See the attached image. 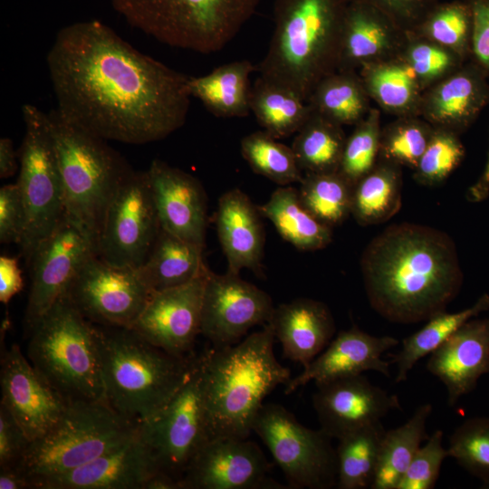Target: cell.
I'll return each instance as SVG.
<instances>
[{
  "label": "cell",
  "mask_w": 489,
  "mask_h": 489,
  "mask_svg": "<svg viewBox=\"0 0 489 489\" xmlns=\"http://www.w3.org/2000/svg\"><path fill=\"white\" fill-rule=\"evenodd\" d=\"M401 204V167L379 158L354 186L351 216L361 225H379L393 217Z\"/></svg>",
  "instance_id": "cell-35"
},
{
  "label": "cell",
  "mask_w": 489,
  "mask_h": 489,
  "mask_svg": "<svg viewBox=\"0 0 489 489\" xmlns=\"http://www.w3.org/2000/svg\"><path fill=\"white\" fill-rule=\"evenodd\" d=\"M159 230L147 172L131 169L107 208L96 254L115 266L139 268L149 256Z\"/></svg>",
  "instance_id": "cell-13"
},
{
  "label": "cell",
  "mask_w": 489,
  "mask_h": 489,
  "mask_svg": "<svg viewBox=\"0 0 489 489\" xmlns=\"http://www.w3.org/2000/svg\"><path fill=\"white\" fill-rule=\"evenodd\" d=\"M152 293L138 268L115 266L93 255L65 296L91 323L131 328Z\"/></svg>",
  "instance_id": "cell-14"
},
{
  "label": "cell",
  "mask_w": 489,
  "mask_h": 489,
  "mask_svg": "<svg viewBox=\"0 0 489 489\" xmlns=\"http://www.w3.org/2000/svg\"><path fill=\"white\" fill-rule=\"evenodd\" d=\"M93 255H97L94 244L64 216L29 263L32 282L25 310L29 331L65 295L80 270Z\"/></svg>",
  "instance_id": "cell-16"
},
{
  "label": "cell",
  "mask_w": 489,
  "mask_h": 489,
  "mask_svg": "<svg viewBox=\"0 0 489 489\" xmlns=\"http://www.w3.org/2000/svg\"><path fill=\"white\" fill-rule=\"evenodd\" d=\"M0 365L1 403L30 441L43 436L62 418L70 403L48 384L18 345L4 350Z\"/></svg>",
  "instance_id": "cell-19"
},
{
  "label": "cell",
  "mask_w": 489,
  "mask_h": 489,
  "mask_svg": "<svg viewBox=\"0 0 489 489\" xmlns=\"http://www.w3.org/2000/svg\"><path fill=\"white\" fill-rule=\"evenodd\" d=\"M400 58L412 70L423 91L461 68L465 62L454 52L416 33H408Z\"/></svg>",
  "instance_id": "cell-44"
},
{
  "label": "cell",
  "mask_w": 489,
  "mask_h": 489,
  "mask_svg": "<svg viewBox=\"0 0 489 489\" xmlns=\"http://www.w3.org/2000/svg\"><path fill=\"white\" fill-rule=\"evenodd\" d=\"M62 177L65 216L95 245L107 208L132 169L107 140L67 119L47 112Z\"/></svg>",
  "instance_id": "cell-6"
},
{
  "label": "cell",
  "mask_w": 489,
  "mask_h": 489,
  "mask_svg": "<svg viewBox=\"0 0 489 489\" xmlns=\"http://www.w3.org/2000/svg\"><path fill=\"white\" fill-rule=\"evenodd\" d=\"M134 28L171 47L209 54L222 50L260 0H110Z\"/></svg>",
  "instance_id": "cell-8"
},
{
  "label": "cell",
  "mask_w": 489,
  "mask_h": 489,
  "mask_svg": "<svg viewBox=\"0 0 489 489\" xmlns=\"http://www.w3.org/2000/svg\"><path fill=\"white\" fill-rule=\"evenodd\" d=\"M465 148L458 134L435 128L431 139L417 166L414 179L424 186L439 185L458 167Z\"/></svg>",
  "instance_id": "cell-47"
},
{
  "label": "cell",
  "mask_w": 489,
  "mask_h": 489,
  "mask_svg": "<svg viewBox=\"0 0 489 489\" xmlns=\"http://www.w3.org/2000/svg\"><path fill=\"white\" fill-rule=\"evenodd\" d=\"M434 129L420 116L396 117L381 129L379 158L413 169L427 147Z\"/></svg>",
  "instance_id": "cell-43"
},
{
  "label": "cell",
  "mask_w": 489,
  "mask_h": 489,
  "mask_svg": "<svg viewBox=\"0 0 489 489\" xmlns=\"http://www.w3.org/2000/svg\"><path fill=\"white\" fill-rule=\"evenodd\" d=\"M24 282L18 260L15 257H0V301L6 304L23 289Z\"/></svg>",
  "instance_id": "cell-53"
},
{
  "label": "cell",
  "mask_w": 489,
  "mask_h": 489,
  "mask_svg": "<svg viewBox=\"0 0 489 489\" xmlns=\"http://www.w3.org/2000/svg\"><path fill=\"white\" fill-rule=\"evenodd\" d=\"M24 136L17 185L25 208L21 252L30 263L35 250L65 216L62 177L48 114L24 104Z\"/></svg>",
  "instance_id": "cell-10"
},
{
  "label": "cell",
  "mask_w": 489,
  "mask_h": 489,
  "mask_svg": "<svg viewBox=\"0 0 489 489\" xmlns=\"http://www.w3.org/2000/svg\"><path fill=\"white\" fill-rule=\"evenodd\" d=\"M46 64L56 108L103 139L158 141L187 120L190 76L140 53L100 21L62 27Z\"/></svg>",
  "instance_id": "cell-1"
},
{
  "label": "cell",
  "mask_w": 489,
  "mask_h": 489,
  "mask_svg": "<svg viewBox=\"0 0 489 489\" xmlns=\"http://www.w3.org/2000/svg\"><path fill=\"white\" fill-rule=\"evenodd\" d=\"M139 427L105 401L70 403L46 434L31 441L16 468L29 480L65 473L125 444Z\"/></svg>",
  "instance_id": "cell-9"
},
{
  "label": "cell",
  "mask_w": 489,
  "mask_h": 489,
  "mask_svg": "<svg viewBox=\"0 0 489 489\" xmlns=\"http://www.w3.org/2000/svg\"><path fill=\"white\" fill-rule=\"evenodd\" d=\"M385 431L382 423L379 422L338 439L336 455L339 489H370Z\"/></svg>",
  "instance_id": "cell-39"
},
{
  "label": "cell",
  "mask_w": 489,
  "mask_h": 489,
  "mask_svg": "<svg viewBox=\"0 0 489 489\" xmlns=\"http://www.w3.org/2000/svg\"><path fill=\"white\" fill-rule=\"evenodd\" d=\"M260 216L257 206L238 188L220 197L216 229L228 273L239 274L247 268L261 273L264 235Z\"/></svg>",
  "instance_id": "cell-28"
},
{
  "label": "cell",
  "mask_w": 489,
  "mask_h": 489,
  "mask_svg": "<svg viewBox=\"0 0 489 489\" xmlns=\"http://www.w3.org/2000/svg\"><path fill=\"white\" fill-rule=\"evenodd\" d=\"M432 410L430 403L422 404L406 423L385 431L370 489H397L415 454L428 437L427 423Z\"/></svg>",
  "instance_id": "cell-34"
},
{
  "label": "cell",
  "mask_w": 489,
  "mask_h": 489,
  "mask_svg": "<svg viewBox=\"0 0 489 489\" xmlns=\"http://www.w3.org/2000/svg\"><path fill=\"white\" fill-rule=\"evenodd\" d=\"M398 343L392 336L371 335L353 325L340 331L302 373L292 378L284 393L291 394L310 381L319 385L369 370L388 378L391 363L382 355Z\"/></svg>",
  "instance_id": "cell-23"
},
{
  "label": "cell",
  "mask_w": 489,
  "mask_h": 489,
  "mask_svg": "<svg viewBox=\"0 0 489 489\" xmlns=\"http://www.w3.org/2000/svg\"><path fill=\"white\" fill-rule=\"evenodd\" d=\"M444 432L436 430L427 438L411 460L397 489H433L444 460L448 457L443 445Z\"/></svg>",
  "instance_id": "cell-48"
},
{
  "label": "cell",
  "mask_w": 489,
  "mask_h": 489,
  "mask_svg": "<svg viewBox=\"0 0 489 489\" xmlns=\"http://www.w3.org/2000/svg\"><path fill=\"white\" fill-rule=\"evenodd\" d=\"M268 323L282 345L283 357L303 368L329 345L336 331L329 307L310 298L274 307Z\"/></svg>",
  "instance_id": "cell-27"
},
{
  "label": "cell",
  "mask_w": 489,
  "mask_h": 489,
  "mask_svg": "<svg viewBox=\"0 0 489 489\" xmlns=\"http://www.w3.org/2000/svg\"><path fill=\"white\" fill-rule=\"evenodd\" d=\"M203 250L160 228L149 256L138 269L153 292L182 285L207 267Z\"/></svg>",
  "instance_id": "cell-30"
},
{
  "label": "cell",
  "mask_w": 489,
  "mask_h": 489,
  "mask_svg": "<svg viewBox=\"0 0 489 489\" xmlns=\"http://www.w3.org/2000/svg\"><path fill=\"white\" fill-rule=\"evenodd\" d=\"M354 185L339 171L307 173L300 181V199L320 222L333 227L351 215Z\"/></svg>",
  "instance_id": "cell-40"
},
{
  "label": "cell",
  "mask_w": 489,
  "mask_h": 489,
  "mask_svg": "<svg viewBox=\"0 0 489 489\" xmlns=\"http://www.w3.org/2000/svg\"><path fill=\"white\" fill-rule=\"evenodd\" d=\"M254 70L250 61L241 60L216 67L203 76H190V95L216 117H245L251 111L250 75Z\"/></svg>",
  "instance_id": "cell-29"
},
{
  "label": "cell",
  "mask_w": 489,
  "mask_h": 489,
  "mask_svg": "<svg viewBox=\"0 0 489 489\" xmlns=\"http://www.w3.org/2000/svg\"><path fill=\"white\" fill-rule=\"evenodd\" d=\"M94 325L105 401L118 414L140 425L176 394L197 354L175 356L130 328Z\"/></svg>",
  "instance_id": "cell-5"
},
{
  "label": "cell",
  "mask_w": 489,
  "mask_h": 489,
  "mask_svg": "<svg viewBox=\"0 0 489 489\" xmlns=\"http://www.w3.org/2000/svg\"><path fill=\"white\" fill-rule=\"evenodd\" d=\"M369 4L408 33H414L437 5L436 0H350Z\"/></svg>",
  "instance_id": "cell-50"
},
{
  "label": "cell",
  "mask_w": 489,
  "mask_h": 489,
  "mask_svg": "<svg viewBox=\"0 0 489 489\" xmlns=\"http://www.w3.org/2000/svg\"><path fill=\"white\" fill-rule=\"evenodd\" d=\"M448 457L489 488V417L465 420L452 433Z\"/></svg>",
  "instance_id": "cell-45"
},
{
  "label": "cell",
  "mask_w": 489,
  "mask_h": 489,
  "mask_svg": "<svg viewBox=\"0 0 489 489\" xmlns=\"http://www.w3.org/2000/svg\"><path fill=\"white\" fill-rule=\"evenodd\" d=\"M160 471L138 434L125 444L71 471L30 479L31 489H144Z\"/></svg>",
  "instance_id": "cell-21"
},
{
  "label": "cell",
  "mask_w": 489,
  "mask_h": 489,
  "mask_svg": "<svg viewBox=\"0 0 489 489\" xmlns=\"http://www.w3.org/2000/svg\"><path fill=\"white\" fill-rule=\"evenodd\" d=\"M370 100L357 71L337 70L318 82L307 102L342 126H355L371 109Z\"/></svg>",
  "instance_id": "cell-37"
},
{
  "label": "cell",
  "mask_w": 489,
  "mask_h": 489,
  "mask_svg": "<svg viewBox=\"0 0 489 489\" xmlns=\"http://www.w3.org/2000/svg\"><path fill=\"white\" fill-rule=\"evenodd\" d=\"M414 33L454 52L465 61L472 51L470 3L437 4Z\"/></svg>",
  "instance_id": "cell-42"
},
{
  "label": "cell",
  "mask_w": 489,
  "mask_h": 489,
  "mask_svg": "<svg viewBox=\"0 0 489 489\" xmlns=\"http://www.w3.org/2000/svg\"><path fill=\"white\" fill-rule=\"evenodd\" d=\"M350 0H277L275 28L260 75L308 101L318 82L339 66Z\"/></svg>",
  "instance_id": "cell-4"
},
{
  "label": "cell",
  "mask_w": 489,
  "mask_h": 489,
  "mask_svg": "<svg viewBox=\"0 0 489 489\" xmlns=\"http://www.w3.org/2000/svg\"><path fill=\"white\" fill-rule=\"evenodd\" d=\"M17 169L16 153L9 138L0 139V177L7 178Z\"/></svg>",
  "instance_id": "cell-54"
},
{
  "label": "cell",
  "mask_w": 489,
  "mask_h": 489,
  "mask_svg": "<svg viewBox=\"0 0 489 489\" xmlns=\"http://www.w3.org/2000/svg\"><path fill=\"white\" fill-rule=\"evenodd\" d=\"M487 74L474 62L425 90L419 116L434 128L460 134L489 102Z\"/></svg>",
  "instance_id": "cell-26"
},
{
  "label": "cell",
  "mask_w": 489,
  "mask_h": 489,
  "mask_svg": "<svg viewBox=\"0 0 489 489\" xmlns=\"http://www.w3.org/2000/svg\"><path fill=\"white\" fill-rule=\"evenodd\" d=\"M360 270L371 308L401 324L446 311L464 280L451 236L414 223L394 224L376 235L361 254Z\"/></svg>",
  "instance_id": "cell-2"
},
{
  "label": "cell",
  "mask_w": 489,
  "mask_h": 489,
  "mask_svg": "<svg viewBox=\"0 0 489 489\" xmlns=\"http://www.w3.org/2000/svg\"><path fill=\"white\" fill-rule=\"evenodd\" d=\"M31 441L9 409L0 404V468L17 467Z\"/></svg>",
  "instance_id": "cell-51"
},
{
  "label": "cell",
  "mask_w": 489,
  "mask_h": 489,
  "mask_svg": "<svg viewBox=\"0 0 489 489\" xmlns=\"http://www.w3.org/2000/svg\"><path fill=\"white\" fill-rule=\"evenodd\" d=\"M427 369L445 386L453 407L489 374V317L473 318L429 355Z\"/></svg>",
  "instance_id": "cell-24"
},
{
  "label": "cell",
  "mask_w": 489,
  "mask_h": 489,
  "mask_svg": "<svg viewBox=\"0 0 489 489\" xmlns=\"http://www.w3.org/2000/svg\"><path fill=\"white\" fill-rule=\"evenodd\" d=\"M367 92L379 107L396 117L419 116L424 91L399 57L360 70Z\"/></svg>",
  "instance_id": "cell-32"
},
{
  "label": "cell",
  "mask_w": 489,
  "mask_h": 489,
  "mask_svg": "<svg viewBox=\"0 0 489 489\" xmlns=\"http://www.w3.org/2000/svg\"><path fill=\"white\" fill-rule=\"evenodd\" d=\"M139 434L150 448L160 471L177 479L209 441L205 403V352L167 405L139 425Z\"/></svg>",
  "instance_id": "cell-11"
},
{
  "label": "cell",
  "mask_w": 489,
  "mask_h": 489,
  "mask_svg": "<svg viewBox=\"0 0 489 489\" xmlns=\"http://www.w3.org/2000/svg\"><path fill=\"white\" fill-rule=\"evenodd\" d=\"M0 489H31L29 478L16 467L0 468Z\"/></svg>",
  "instance_id": "cell-55"
},
{
  "label": "cell",
  "mask_w": 489,
  "mask_h": 489,
  "mask_svg": "<svg viewBox=\"0 0 489 489\" xmlns=\"http://www.w3.org/2000/svg\"><path fill=\"white\" fill-rule=\"evenodd\" d=\"M312 395L321 429L331 438L381 422L400 408L399 398L371 383L363 374L316 385Z\"/></svg>",
  "instance_id": "cell-20"
},
{
  "label": "cell",
  "mask_w": 489,
  "mask_h": 489,
  "mask_svg": "<svg viewBox=\"0 0 489 489\" xmlns=\"http://www.w3.org/2000/svg\"><path fill=\"white\" fill-rule=\"evenodd\" d=\"M489 310V294H482L477 301L465 309L455 312H438L427 320V323L415 333L402 340L400 350L391 354L395 364V382L407 380L408 373L421 359L430 355L454 332L473 318Z\"/></svg>",
  "instance_id": "cell-36"
},
{
  "label": "cell",
  "mask_w": 489,
  "mask_h": 489,
  "mask_svg": "<svg viewBox=\"0 0 489 489\" xmlns=\"http://www.w3.org/2000/svg\"><path fill=\"white\" fill-rule=\"evenodd\" d=\"M146 172L160 228L204 248L207 206L199 180L158 158Z\"/></svg>",
  "instance_id": "cell-22"
},
{
  "label": "cell",
  "mask_w": 489,
  "mask_h": 489,
  "mask_svg": "<svg viewBox=\"0 0 489 489\" xmlns=\"http://www.w3.org/2000/svg\"><path fill=\"white\" fill-rule=\"evenodd\" d=\"M144 489H182L180 480L163 471L152 475Z\"/></svg>",
  "instance_id": "cell-57"
},
{
  "label": "cell",
  "mask_w": 489,
  "mask_h": 489,
  "mask_svg": "<svg viewBox=\"0 0 489 489\" xmlns=\"http://www.w3.org/2000/svg\"><path fill=\"white\" fill-rule=\"evenodd\" d=\"M254 432L282 469L290 488L328 489L337 485V455L331 437L301 424L284 407L264 403Z\"/></svg>",
  "instance_id": "cell-12"
},
{
  "label": "cell",
  "mask_w": 489,
  "mask_h": 489,
  "mask_svg": "<svg viewBox=\"0 0 489 489\" xmlns=\"http://www.w3.org/2000/svg\"><path fill=\"white\" fill-rule=\"evenodd\" d=\"M408 34L375 6L350 1L344 16L338 70L357 71L399 58Z\"/></svg>",
  "instance_id": "cell-25"
},
{
  "label": "cell",
  "mask_w": 489,
  "mask_h": 489,
  "mask_svg": "<svg viewBox=\"0 0 489 489\" xmlns=\"http://www.w3.org/2000/svg\"><path fill=\"white\" fill-rule=\"evenodd\" d=\"M291 146L304 174L338 171L347 137L342 125L312 110Z\"/></svg>",
  "instance_id": "cell-38"
},
{
  "label": "cell",
  "mask_w": 489,
  "mask_h": 489,
  "mask_svg": "<svg viewBox=\"0 0 489 489\" xmlns=\"http://www.w3.org/2000/svg\"><path fill=\"white\" fill-rule=\"evenodd\" d=\"M380 111L371 108L346 139L339 172L354 186L376 165L380 148Z\"/></svg>",
  "instance_id": "cell-46"
},
{
  "label": "cell",
  "mask_w": 489,
  "mask_h": 489,
  "mask_svg": "<svg viewBox=\"0 0 489 489\" xmlns=\"http://www.w3.org/2000/svg\"><path fill=\"white\" fill-rule=\"evenodd\" d=\"M208 269L185 284L154 292L130 329L172 355L194 353Z\"/></svg>",
  "instance_id": "cell-18"
},
{
  "label": "cell",
  "mask_w": 489,
  "mask_h": 489,
  "mask_svg": "<svg viewBox=\"0 0 489 489\" xmlns=\"http://www.w3.org/2000/svg\"><path fill=\"white\" fill-rule=\"evenodd\" d=\"M30 331L27 359L55 391L69 403L105 401L95 325L65 295Z\"/></svg>",
  "instance_id": "cell-7"
},
{
  "label": "cell",
  "mask_w": 489,
  "mask_h": 489,
  "mask_svg": "<svg viewBox=\"0 0 489 489\" xmlns=\"http://www.w3.org/2000/svg\"><path fill=\"white\" fill-rule=\"evenodd\" d=\"M274 306L271 296L239 274L208 269L205 283L201 334L214 348L238 343L250 329L267 324Z\"/></svg>",
  "instance_id": "cell-15"
},
{
  "label": "cell",
  "mask_w": 489,
  "mask_h": 489,
  "mask_svg": "<svg viewBox=\"0 0 489 489\" xmlns=\"http://www.w3.org/2000/svg\"><path fill=\"white\" fill-rule=\"evenodd\" d=\"M473 15L471 56L489 76V0H470Z\"/></svg>",
  "instance_id": "cell-52"
},
{
  "label": "cell",
  "mask_w": 489,
  "mask_h": 489,
  "mask_svg": "<svg viewBox=\"0 0 489 489\" xmlns=\"http://www.w3.org/2000/svg\"><path fill=\"white\" fill-rule=\"evenodd\" d=\"M25 228V208L17 183L0 188V241L19 245Z\"/></svg>",
  "instance_id": "cell-49"
},
{
  "label": "cell",
  "mask_w": 489,
  "mask_h": 489,
  "mask_svg": "<svg viewBox=\"0 0 489 489\" xmlns=\"http://www.w3.org/2000/svg\"><path fill=\"white\" fill-rule=\"evenodd\" d=\"M264 130L250 133L241 140V153L253 171L279 186L300 182L302 171L291 147Z\"/></svg>",
  "instance_id": "cell-41"
},
{
  "label": "cell",
  "mask_w": 489,
  "mask_h": 489,
  "mask_svg": "<svg viewBox=\"0 0 489 489\" xmlns=\"http://www.w3.org/2000/svg\"><path fill=\"white\" fill-rule=\"evenodd\" d=\"M272 464L253 441L210 439L180 479L182 489H286L268 476Z\"/></svg>",
  "instance_id": "cell-17"
},
{
  "label": "cell",
  "mask_w": 489,
  "mask_h": 489,
  "mask_svg": "<svg viewBox=\"0 0 489 489\" xmlns=\"http://www.w3.org/2000/svg\"><path fill=\"white\" fill-rule=\"evenodd\" d=\"M250 110L264 130L278 139L296 133L313 110L292 90L260 75L252 84Z\"/></svg>",
  "instance_id": "cell-33"
},
{
  "label": "cell",
  "mask_w": 489,
  "mask_h": 489,
  "mask_svg": "<svg viewBox=\"0 0 489 489\" xmlns=\"http://www.w3.org/2000/svg\"><path fill=\"white\" fill-rule=\"evenodd\" d=\"M489 196V152L484 168L477 180L468 188L466 198L469 202L477 203Z\"/></svg>",
  "instance_id": "cell-56"
},
{
  "label": "cell",
  "mask_w": 489,
  "mask_h": 489,
  "mask_svg": "<svg viewBox=\"0 0 489 489\" xmlns=\"http://www.w3.org/2000/svg\"><path fill=\"white\" fill-rule=\"evenodd\" d=\"M274 340L267 323L235 345L204 350L209 440L246 439L265 397L292 379L274 355Z\"/></svg>",
  "instance_id": "cell-3"
},
{
  "label": "cell",
  "mask_w": 489,
  "mask_h": 489,
  "mask_svg": "<svg viewBox=\"0 0 489 489\" xmlns=\"http://www.w3.org/2000/svg\"><path fill=\"white\" fill-rule=\"evenodd\" d=\"M286 242L302 251L325 248L332 239V228L320 222L302 205L298 189L280 186L268 201L257 206Z\"/></svg>",
  "instance_id": "cell-31"
}]
</instances>
